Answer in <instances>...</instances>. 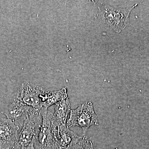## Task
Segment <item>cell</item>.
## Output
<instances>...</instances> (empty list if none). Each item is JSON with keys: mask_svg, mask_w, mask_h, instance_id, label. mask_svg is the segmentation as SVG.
<instances>
[{"mask_svg": "<svg viewBox=\"0 0 149 149\" xmlns=\"http://www.w3.org/2000/svg\"><path fill=\"white\" fill-rule=\"evenodd\" d=\"M42 123L40 111L31 108L12 149H34L33 146Z\"/></svg>", "mask_w": 149, "mask_h": 149, "instance_id": "obj_1", "label": "cell"}, {"mask_svg": "<svg viewBox=\"0 0 149 149\" xmlns=\"http://www.w3.org/2000/svg\"><path fill=\"white\" fill-rule=\"evenodd\" d=\"M66 125L68 128L74 126L80 127L83 131V136H85L91 126L99 125L97 116L92 102H85L76 109L71 110Z\"/></svg>", "mask_w": 149, "mask_h": 149, "instance_id": "obj_2", "label": "cell"}, {"mask_svg": "<svg viewBox=\"0 0 149 149\" xmlns=\"http://www.w3.org/2000/svg\"><path fill=\"white\" fill-rule=\"evenodd\" d=\"M40 112L42 116V123L34 143V149H60L53 131L52 120L53 114L44 107L41 109Z\"/></svg>", "mask_w": 149, "mask_h": 149, "instance_id": "obj_3", "label": "cell"}, {"mask_svg": "<svg viewBox=\"0 0 149 149\" xmlns=\"http://www.w3.org/2000/svg\"><path fill=\"white\" fill-rule=\"evenodd\" d=\"M137 6L138 4H136L131 7L126 8L106 6L102 10V17L107 24L116 32L119 33L127 26L130 12Z\"/></svg>", "mask_w": 149, "mask_h": 149, "instance_id": "obj_4", "label": "cell"}, {"mask_svg": "<svg viewBox=\"0 0 149 149\" xmlns=\"http://www.w3.org/2000/svg\"><path fill=\"white\" fill-rule=\"evenodd\" d=\"M43 88L32 83H23L13 98L37 111L42 108L40 95Z\"/></svg>", "mask_w": 149, "mask_h": 149, "instance_id": "obj_5", "label": "cell"}, {"mask_svg": "<svg viewBox=\"0 0 149 149\" xmlns=\"http://www.w3.org/2000/svg\"><path fill=\"white\" fill-rule=\"evenodd\" d=\"M19 127L7 118H0V149H12L18 136Z\"/></svg>", "mask_w": 149, "mask_h": 149, "instance_id": "obj_6", "label": "cell"}, {"mask_svg": "<svg viewBox=\"0 0 149 149\" xmlns=\"http://www.w3.org/2000/svg\"><path fill=\"white\" fill-rule=\"evenodd\" d=\"M52 123L53 131L56 141L60 149L69 147L79 137L77 134L65 126H58Z\"/></svg>", "mask_w": 149, "mask_h": 149, "instance_id": "obj_7", "label": "cell"}, {"mask_svg": "<svg viewBox=\"0 0 149 149\" xmlns=\"http://www.w3.org/2000/svg\"><path fill=\"white\" fill-rule=\"evenodd\" d=\"M31 107L13 98L8 107L3 112L7 118L14 122L25 120Z\"/></svg>", "mask_w": 149, "mask_h": 149, "instance_id": "obj_8", "label": "cell"}, {"mask_svg": "<svg viewBox=\"0 0 149 149\" xmlns=\"http://www.w3.org/2000/svg\"><path fill=\"white\" fill-rule=\"evenodd\" d=\"M70 103L68 97L57 103L55 106V113L52 118L53 124L58 126H65L70 112Z\"/></svg>", "mask_w": 149, "mask_h": 149, "instance_id": "obj_9", "label": "cell"}, {"mask_svg": "<svg viewBox=\"0 0 149 149\" xmlns=\"http://www.w3.org/2000/svg\"><path fill=\"white\" fill-rule=\"evenodd\" d=\"M68 97L66 88L58 91H49L43 89L40 95V101L42 107L47 109L49 107L56 104L63 99Z\"/></svg>", "mask_w": 149, "mask_h": 149, "instance_id": "obj_10", "label": "cell"}, {"mask_svg": "<svg viewBox=\"0 0 149 149\" xmlns=\"http://www.w3.org/2000/svg\"><path fill=\"white\" fill-rule=\"evenodd\" d=\"M65 149H94L92 141L86 136H79L69 147Z\"/></svg>", "mask_w": 149, "mask_h": 149, "instance_id": "obj_11", "label": "cell"}]
</instances>
